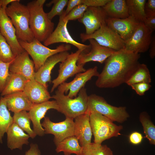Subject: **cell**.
Returning a JSON list of instances; mask_svg holds the SVG:
<instances>
[{
  "label": "cell",
  "instance_id": "6da1fadb",
  "mask_svg": "<svg viewBox=\"0 0 155 155\" xmlns=\"http://www.w3.org/2000/svg\"><path fill=\"white\" fill-rule=\"evenodd\" d=\"M139 53L124 49L116 51L105 61L103 69L96 81L100 88H113L125 83L140 63Z\"/></svg>",
  "mask_w": 155,
  "mask_h": 155
},
{
  "label": "cell",
  "instance_id": "7a4b0ae2",
  "mask_svg": "<svg viewBox=\"0 0 155 155\" xmlns=\"http://www.w3.org/2000/svg\"><path fill=\"white\" fill-rule=\"evenodd\" d=\"M45 0H35L27 5L30 14V27L34 37L44 42L53 31L54 24L48 17L43 9Z\"/></svg>",
  "mask_w": 155,
  "mask_h": 155
},
{
  "label": "cell",
  "instance_id": "3957f363",
  "mask_svg": "<svg viewBox=\"0 0 155 155\" xmlns=\"http://www.w3.org/2000/svg\"><path fill=\"white\" fill-rule=\"evenodd\" d=\"M6 13L11 19L15 29L18 40L28 42L34 38L30 27V14L27 6L15 0L5 9Z\"/></svg>",
  "mask_w": 155,
  "mask_h": 155
},
{
  "label": "cell",
  "instance_id": "277c9868",
  "mask_svg": "<svg viewBox=\"0 0 155 155\" xmlns=\"http://www.w3.org/2000/svg\"><path fill=\"white\" fill-rule=\"evenodd\" d=\"M88 96L86 89L82 88L75 98H71L57 90L51 96L55 100L59 108V112L66 117L74 119L77 117L86 113L88 106Z\"/></svg>",
  "mask_w": 155,
  "mask_h": 155
},
{
  "label": "cell",
  "instance_id": "5b68a950",
  "mask_svg": "<svg viewBox=\"0 0 155 155\" xmlns=\"http://www.w3.org/2000/svg\"><path fill=\"white\" fill-rule=\"evenodd\" d=\"M90 122L94 142L102 144L104 141L120 135L123 129L121 125H117L106 117L96 112L90 113Z\"/></svg>",
  "mask_w": 155,
  "mask_h": 155
},
{
  "label": "cell",
  "instance_id": "8992f818",
  "mask_svg": "<svg viewBox=\"0 0 155 155\" xmlns=\"http://www.w3.org/2000/svg\"><path fill=\"white\" fill-rule=\"evenodd\" d=\"M96 112L108 118L113 121L122 123L130 116L125 106L116 107L107 103L102 96L95 94L88 96V108L86 112Z\"/></svg>",
  "mask_w": 155,
  "mask_h": 155
},
{
  "label": "cell",
  "instance_id": "52a82bcc",
  "mask_svg": "<svg viewBox=\"0 0 155 155\" xmlns=\"http://www.w3.org/2000/svg\"><path fill=\"white\" fill-rule=\"evenodd\" d=\"M18 40L22 47L32 57L34 64L35 72L50 56L60 52L68 51L71 48V45L62 44L56 49H51L42 44L40 42L35 38L29 42Z\"/></svg>",
  "mask_w": 155,
  "mask_h": 155
},
{
  "label": "cell",
  "instance_id": "ba28073f",
  "mask_svg": "<svg viewBox=\"0 0 155 155\" xmlns=\"http://www.w3.org/2000/svg\"><path fill=\"white\" fill-rule=\"evenodd\" d=\"M80 37L82 42L93 39L100 45L116 51L124 49L125 45V42L107 25L106 22L93 33L87 34L82 33Z\"/></svg>",
  "mask_w": 155,
  "mask_h": 155
},
{
  "label": "cell",
  "instance_id": "9c48e42d",
  "mask_svg": "<svg viewBox=\"0 0 155 155\" xmlns=\"http://www.w3.org/2000/svg\"><path fill=\"white\" fill-rule=\"evenodd\" d=\"M82 51L78 50L71 52L63 61L59 63V74L57 77L52 81L53 84L51 92L61 84L65 82L69 78L78 73L85 71L84 65H78L77 61L79 56Z\"/></svg>",
  "mask_w": 155,
  "mask_h": 155
},
{
  "label": "cell",
  "instance_id": "30bf717a",
  "mask_svg": "<svg viewBox=\"0 0 155 155\" xmlns=\"http://www.w3.org/2000/svg\"><path fill=\"white\" fill-rule=\"evenodd\" d=\"M152 32L143 22H140L132 36L125 42L124 49L135 53L146 52L152 41Z\"/></svg>",
  "mask_w": 155,
  "mask_h": 155
},
{
  "label": "cell",
  "instance_id": "8fae6325",
  "mask_svg": "<svg viewBox=\"0 0 155 155\" xmlns=\"http://www.w3.org/2000/svg\"><path fill=\"white\" fill-rule=\"evenodd\" d=\"M41 124L44 129L45 134L54 135L55 145L68 137L74 135V119L66 117L62 121L54 123L49 117H46Z\"/></svg>",
  "mask_w": 155,
  "mask_h": 155
},
{
  "label": "cell",
  "instance_id": "7c38bea8",
  "mask_svg": "<svg viewBox=\"0 0 155 155\" xmlns=\"http://www.w3.org/2000/svg\"><path fill=\"white\" fill-rule=\"evenodd\" d=\"M65 15L64 11L59 16L58 25L52 33L44 42V44L47 46L57 43H64L71 44L76 47L78 50L83 51L90 46V44L86 45L78 42L71 36L67 28V21H64L63 18Z\"/></svg>",
  "mask_w": 155,
  "mask_h": 155
},
{
  "label": "cell",
  "instance_id": "4fadbf2b",
  "mask_svg": "<svg viewBox=\"0 0 155 155\" xmlns=\"http://www.w3.org/2000/svg\"><path fill=\"white\" fill-rule=\"evenodd\" d=\"M90 46L82 51L80 54L77 64L84 65L90 61L97 62L101 64L116 51L100 45L93 39H89Z\"/></svg>",
  "mask_w": 155,
  "mask_h": 155
},
{
  "label": "cell",
  "instance_id": "5bb4252c",
  "mask_svg": "<svg viewBox=\"0 0 155 155\" xmlns=\"http://www.w3.org/2000/svg\"><path fill=\"white\" fill-rule=\"evenodd\" d=\"M99 74L96 66L90 68L84 72L76 74L73 80L69 82H63L58 87L59 92L67 94L69 90L68 96L71 98L76 97L80 90L84 87L86 83L94 76L98 77Z\"/></svg>",
  "mask_w": 155,
  "mask_h": 155
},
{
  "label": "cell",
  "instance_id": "9a60e30c",
  "mask_svg": "<svg viewBox=\"0 0 155 155\" xmlns=\"http://www.w3.org/2000/svg\"><path fill=\"white\" fill-rule=\"evenodd\" d=\"M5 10L2 7L0 9V31L16 56L25 51L19 43L15 29Z\"/></svg>",
  "mask_w": 155,
  "mask_h": 155
},
{
  "label": "cell",
  "instance_id": "2e32d148",
  "mask_svg": "<svg viewBox=\"0 0 155 155\" xmlns=\"http://www.w3.org/2000/svg\"><path fill=\"white\" fill-rule=\"evenodd\" d=\"M54 109L59 112V108L55 100H48L38 104H34L28 112L32 124L33 130L36 135L42 136L45 134L44 130L40 123L45 117L47 111Z\"/></svg>",
  "mask_w": 155,
  "mask_h": 155
},
{
  "label": "cell",
  "instance_id": "e0dca14e",
  "mask_svg": "<svg viewBox=\"0 0 155 155\" xmlns=\"http://www.w3.org/2000/svg\"><path fill=\"white\" fill-rule=\"evenodd\" d=\"M140 22L131 16L123 19L108 17L107 25L116 32L125 42L132 36Z\"/></svg>",
  "mask_w": 155,
  "mask_h": 155
},
{
  "label": "cell",
  "instance_id": "ac0fdd59",
  "mask_svg": "<svg viewBox=\"0 0 155 155\" xmlns=\"http://www.w3.org/2000/svg\"><path fill=\"white\" fill-rule=\"evenodd\" d=\"M108 18L102 7H89L82 17L78 20L85 26V33L90 34L98 30Z\"/></svg>",
  "mask_w": 155,
  "mask_h": 155
},
{
  "label": "cell",
  "instance_id": "d6986e66",
  "mask_svg": "<svg viewBox=\"0 0 155 155\" xmlns=\"http://www.w3.org/2000/svg\"><path fill=\"white\" fill-rule=\"evenodd\" d=\"M10 73L21 75L28 80L34 79V65L25 51L16 56L9 67Z\"/></svg>",
  "mask_w": 155,
  "mask_h": 155
},
{
  "label": "cell",
  "instance_id": "ffe728a7",
  "mask_svg": "<svg viewBox=\"0 0 155 155\" xmlns=\"http://www.w3.org/2000/svg\"><path fill=\"white\" fill-rule=\"evenodd\" d=\"M69 54L68 51L60 52L48 58L44 64L35 72V80L47 88V83L51 82V71L56 64L64 61Z\"/></svg>",
  "mask_w": 155,
  "mask_h": 155
},
{
  "label": "cell",
  "instance_id": "44dd1931",
  "mask_svg": "<svg viewBox=\"0 0 155 155\" xmlns=\"http://www.w3.org/2000/svg\"><path fill=\"white\" fill-rule=\"evenodd\" d=\"M74 136L82 147L91 143L92 133L90 122V114L85 113L74 119Z\"/></svg>",
  "mask_w": 155,
  "mask_h": 155
},
{
  "label": "cell",
  "instance_id": "7402d4cb",
  "mask_svg": "<svg viewBox=\"0 0 155 155\" xmlns=\"http://www.w3.org/2000/svg\"><path fill=\"white\" fill-rule=\"evenodd\" d=\"M23 92L34 104L42 103L52 98L47 88L34 79L28 80Z\"/></svg>",
  "mask_w": 155,
  "mask_h": 155
},
{
  "label": "cell",
  "instance_id": "603a6c76",
  "mask_svg": "<svg viewBox=\"0 0 155 155\" xmlns=\"http://www.w3.org/2000/svg\"><path fill=\"white\" fill-rule=\"evenodd\" d=\"M6 133L7 146L11 150H22L23 145L29 143V135L14 123L9 127Z\"/></svg>",
  "mask_w": 155,
  "mask_h": 155
},
{
  "label": "cell",
  "instance_id": "cb8c5ba5",
  "mask_svg": "<svg viewBox=\"0 0 155 155\" xmlns=\"http://www.w3.org/2000/svg\"><path fill=\"white\" fill-rule=\"evenodd\" d=\"M3 97L8 109L14 113L23 111H29L34 104L23 92L14 93Z\"/></svg>",
  "mask_w": 155,
  "mask_h": 155
},
{
  "label": "cell",
  "instance_id": "d4e9b609",
  "mask_svg": "<svg viewBox=\"0 0 155 155\" xmlns=\"http://www.w3.org/2000/svg\"><path fill=\"white\" fill-rule=\"evenodd\" d=\"M102 8L108 17L123 19L129 16L125 0H109Z\"/></svg>",
  "mask_w": 155,
  "mask_h": 155
},
{
  "label": "cell",
  "instance_id": "484cf974",
  "mask_svg": "<svg viewBox=\"0 0 155 155\" xmlns=\"http://www.w3.org/2000/svg\"><path fill=\"white\" fill-rule=\"evenodd\" d=\"M28 81L21 75L10 73L1 95L4 96L14 93L23 92Z\"/></svg>",
  "mask_w": 155,
  "mask_h": 155
},
{
  "label": "cell",
  "instance_id": "4316f807",
  "mask_svg": "<svg viewBox=\"0 0 155 155\" xmlns=\"http://www.w3.org/2000/svg\"><path fill=\"white\" fill-rule=\"evenodd\" d=\"M57 153L63 152L64 155L75 154L81 155L82 147L79 144V140L74 135L68 137L55 145Z\"/></svg>",
  "mask_w": 155,
  "mask_h": 155
},
{
  "label": "cell",
  "instance_id": "83f0119b",
  "mask_svg": "<svg viewBox=\"0 0 155 155\" xmlns=\"http://www.w3.org/2000/svg\"><path fill=\"white\" fill-rule=\"evenodd\" d=\"M13 123V117L7 108L5 99L2 96L0 98V143H3L5 133Z\"/></svg>",
  "mask_w": 155,
  "mask_h": 155
},
{
  "label": "cell",
  "instance_id": "f1b7e54d",
  "mask_svg": "<svg viewBox=\"0 0 155 155\" xmlns=\"http://www.w3.org/2000/svg\"><path fill=\"white\" fill-rule=\"evenodd\" d=\"M129 16L143 22L146 16L144 7L146 0H125Z\"/></svg>",
  "mask_w": 155,
  "mask_h": 155
},
{
  "label": "cell",
  "instance_id": "f546056e",
  "mask_svg": "<svg viewBox=\"0 0 155 155\" xmlns=\"http://www.w3.org/2000/svg\"><path fill=\"white\" fill-rule=\"evenodd\" d=\"M151 82V77L147 65L144 63H140L135 71L125 83L130 86L133 84L139 83L150 84Z\"/></svg>",
  "mask_w": 155,
  "mask_h": 155
},
{
  "label": "cell",
  "instance_id": "4dcf8cb0",
  "mask_svg": "<svg viewBox=\"0 0 155 155\" xmlns=\"http://www.w3.org/2000/svg\"><path fill=\"white\" fill-rule=\"evenodd\" d=\"M26 111L14 113L13 122L16 123L24 131L26 132L30 137L34 138L37 135L30 127V119L28 112Z\"/></svg>",
  "mask_w": 155,
  "mask_h": 155
},
{
  "label": "cell",
  "instance_id": "1f68e13d",
  "mask_svg": "<svg viewBox=\"0 0 155 155\" xmlns=\"http://www.w3.org/2000/svg\"><path fill=\"white\" fill-rule=\"evenodd\" d=\"M139 120L143 127L145 137L150 144L155 145V126L151 120L148 113L146 111L141 112Z\"/></svg>",
  "mask_w": 155,
  "mask_h": 155
},
{
  "label": "cell",
  "instance_id": "d6a6232c",
  "mask_svg": "<svg viewBox=\"0 0 155 155\" xmlns=\"http://www.w3.org/2000/svg\"><path fill=\"white\" fill-rule=\"evenodd\" d=\"M81 155H113L111 149L106 145L91 142L82 147Z\"/></svg>",
  "mask_w": 155,
  "mask_h": 155
},
{
  "label": "cell",
  "instance_id": "836d02e7",
  "mask_svg": "<svg viewBox=\"0 0 155 155\" xmlns=\"http://www.w3.org/2000/svg\"><path fill=\"white\" fill-rule=\"evenodd\" d=\"M16 56L0 31V61L8 63L11 62Z\"/></svg>",
  "mask_w": 155,
  "mask_h": 155
},
{
  "label": "cell",
  "instance_id": "e575fe53",
  "mask_svg": "<svg viewBox=\"0 0 155 155\" xmlns=\"http://www.w3.org/2000/svg\"><path fill=\"white\" fill-rule=\"evenodd\" d=\"M68 0H55L51 1L48 3L47 6H50L53 4V5L51 10L47 13L48 18L51 20L56 16H59L63 13L64 8L67 5Z\"/></svg>",
  "mask_w": 155,
  "mask_h": 155
},
{
  "label": "cell",
  "instance_id": "d590c367",
  "mask_svg": "<svg viewBox=\"0 0 155 155\" xmlns=\"http://www.w3.org/2000/svg\"><path fill=\"white\" fill-rule=\"evenodd\" d=\"M88 7L87 6L83 4L77 6L64 16L63 20L68 22L70 20L80 19L83 16Z\"/></svg>",
  "mask_w": 155,
  "mask_h": 155
},
{
  "label": "cell",
  "instance_id": "8d00e7d4",
  "mask_svg": "<svg viewBox=\"0 0 155 155\" xmlns=\"http://www.w3.org/2000/svg\"><path fill=\"white\" fill-rule=\"evenodd\" d=\"M11 62L6 63L0 61V92L1 93L4 89L10 75L9 67Z\"/></svg>",
  "mask_w": 155,
  "mask_h": 155
},
{
  "label": "cell",
  "instance_id": "74e56055",
  "mask_svg": "<svg viewBox=\"0 0 155 155\" xmlns=\"http://www.w3.org/2000/svg\"><path fill=\"white\" fill-rule=\"evenodd\" d=\"M138 95L142 96L144 95L145 93L151 87L150 84L141 82L135 84L130 86Z\"/></svg>",
  "mask_w": 155,
  "mask_h": 155
},
{
  "label": "cell",
  "instance_id": "f35d334b",
  "mask_svg": "<svg viewBox=\"0 0 155 155\" xmlns=\"http://www.w3.org/2000/svg\"><path fill=\"white\" fill-rule=\"evenodd\" d=\"M109 0H81V4L88 7H102L104 6Z\"/></svg>",
  "mask_w": 155,
  "mask_h": 155
},
{
  "label": "cell",
  "instance_id": "ab89813d",
  "mask_svg": "<svg viewBox=\"0 0 155 155\" xmlns=\"http://www.w3.org/2000/svg\"><path fill=\"white\" fill-rule=\"evenodd\" d=\"M144 9L146 17L155 15V0L146 1Z\"/></svg>",
  "mask_w": 155,
  "mask_h": 155
},
{
  "label": "cell",
  "instance_id": "60d3db41",
  "mask_svg": "<svg viewBox=\"0 0 155 155\" xmlns=\"http://www.w3.org/2000/svg\"><path fill=\"white\" fill-rule=\"evenodd\" d=\"M143 137L140 133L136 131L131 133L129 136L130 143L133 145H138L142 142Z\"/></svg>",
  "mask_w": 155,
  "mask_h": 155
},
{
  "label": "cell",
  "instance_id": "b9f144b4",
  "mask_svg": "<svg viewBox=\"0 0 155 155\" xmlns=\"http://www.w3.org/2000/svg\"><path fill=\"white\" fill-rule=\"evenodd\" d=\"M143 23L153 32L155 30V15L146 17Z\"/></svg>",
  "mask_w": 155,
  "mask_h": 155
},
{
  "label": "cell",
  "instance_id": "7bdbcfd3",
  "mask_svg": "<svg viewBox=\"0 0 155 155\" xmlns=\"http://www.w3.org/2000/svg\"><path fill=\"white\" fill-rule=\"evenodd\" d=\"M25 155H42L37 144L32 143L30 148L25 153Z\"/></svg>",
  "mask_w": 155,
  "mask_h": 155
},
{
  "label": "cell",
  "instance_id": "ee69618b",
  "mask_svg": "<svg viewBox=\"0 0 155 155\" xmlns=\"http://www.w3.org/2000/svg\"><path fill=\"white\" fill-rule=\"evenodd\" d=\"M80 4H81V0H68L67 8L66 10L64 11L65 15L75 7Z\"/></svg>",
  "mask_w": 155,
  "mask_h": 155
},
{
  "label": "cell",
  "instance_id": "f6af8a7d",
  "mask_svg": "<svg viewBox=\"0 0 155 155\" xmlns=\"http://www.w3.org/2000/svg\"><path fill=\"white\" fill-rule=\"evenodd\" d=\"M149 55L152 59H154L155 57V37L153 36L152 41L149 49Z\"/></svg>",
  "mask_w": 155,
  "mask_h": 155
},
{
  "label": "cell",
  "instance_id": "bcb514c9",
  "mask_svg": "<svg viewBox=\"0 0 155 155\" xmlns=\"http://www.w3.org/2000/svg\"><path fill=\"white\" fill-rule=\"evenodd\" d=\"M15 0H2V7L5 9L7 6L8 5L14 1Z\"/></svg>",
  "mask_w": 155,
  "mask_h": 155
},
{
  "label": "cell",
  "instance_id": "7dc6e473",
  "mask_svg": "<svg viewBox=\"0 0 155 155\" xmlns=\"http://www.w3.org/2000/svg\"><path fill=\"white\" fill-rule=\"evenodd\" d=\"M2 0H0V9L2 7Z\"/></svg>",
  "mask_w": 155,
  "mask_h": 155
}]
</instances>
